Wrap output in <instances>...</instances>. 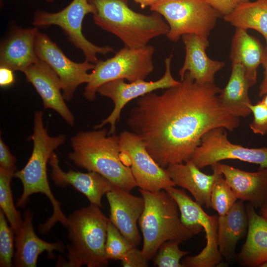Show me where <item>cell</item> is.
<instances>
[{"label":"cell","instance_id":"836d02e7","mask_svg":"<svg viewBox=\"0 0 267 267\" xmlns=\"http://www.w3.org/2000/svg\"><path fill=\"white\" fill-rule=\"evenodd\" d=\"M124 267H146L148 261L143 255L142 250L133 247L121 261Z\"/></svg>","mask_w":267,"mask_h":267},{"label":"cell","instance_id":"4fadbf2b","mask_svg":"<svg viewBox=\"0 0 267 267\" xmlns=\"http://www.w3.org/2000/svg\"><path fill=\"white\" fill-rule=\"evenodd\" d=\"M173 55L171 54L164 60L165 71L164 75L159 80L147 82L145 80H137L127 83L124 79L114 80L100 86L97 92L101 95L108 97L113 101L114 106L110 114L94 127L102 128L109 124L110 128L109 134H115L116 123L119 120L122 109L132 100L138 98L147 93L160 89H166L179 84L173 77L171 65Z\"/></svg>","mask_w":267,"mask_h":267},{"label":"cell","instance_id":"5bb4252c","mask_svg":"<svg viewBox=\"0 0 267 267\" xmlns=\"http://www.w3.org/2000/svg\"><path fill=\"white\" fill-rule=\"evenodd\" d=\"M35 49L39 58L59 78L65 100H71L78 87L89 82L88 71L94 68V64L87 60L81 63L71 60L46 35L40 32L36 38Z\"/></svg>","mask_w":267,"mask_h":267},{"label":"cell","instance_id":"6da1fadb","mask_svg":"<svg viewBox=\"0 0 267 267\" xmlns=\"http://www.w3.org/2000/svg\"><path fill=\"white\" fill-rule=\"evenodd\" d=\"M221 90L214 83H196L186 72L162 94L138 97L127 124L161 167L185 162L207 132L219 127L232 131L240 125L239 118L221 104Z\"/></svg>","mask_w":267,"mask_h":267},{"label":"cell","instance_id":"4316f807","mask_svg":"<svg viewBox=\"0 0 267 267\" xmlns=\"http://www.w3.org/2000/svg\"><path fill=\"white\" fill-rule=\"evenodd\" d=\"M223 17L236 28L251 29L259 32L264 37L267 47V0L244 3Z\"/></svg>","mask_w":267,"mask_h":267},{"label":"cell","instance_id":"484cf974","mask_svg":"<svg viewBox=\"0 0 267 267\" xmlns=\"http://www.w3.org/2000/svg\"><path fill=\"white\" fill-rule=\"evenodd\" d=\"M264 54L265 49L257 39L249 35L247 30L236 28L229 55L232 63L240 64L249 76L257 79V69Z\"/></svg>","mask_w":267,"mask_h":267},{"label":"cell","instance_id":"8d00e7d4","mask_svg":"<svg viewBox=\"0 0 267 267\" xmlns=\"http://www.w3.org/2000/svg\"><path fill=\"white\" fill-rule=\"evenodd\" d=\"M13 70L7 67H0V86L6 87L13 84L15 81Z\"/></svg>","mask_w":267,"mask_h":267},{"label":"cell","instance_id":"3957f363","mask_svg":"<svg viewBox=\"0 0 267 267\" xmlns=\"http://www.w3.org/2000/svg\"><path fill=\"white\" fill-rule=\"evenodd\" d=\"M30 138L33 144L31 157L24 167L16 171L13 175V178L20 180L23 185V192L16 206L24 207L29 197L33 194L40 193L45 195L53 207L52 215L39 226L41 233L45 234L57 222L66 227L68 226V218L63 213L60 203L51 190L47 175V163L54 151L65 142L66 136L49 135L44 127L43 113L37 111L34 113L33 132Z\"/></svg>","mask_w":267,"mask_h":267},{"label":"cell","instance_id":"44dd1931","mask_svg":"<svg viewBox=\"0 0 267 267\" xmlns=\"http://www.w3.org/2000/svg\"><path fill=\"white\" fill-rule=\"evenodd\" d=\"M49 162L52 169L51 178L57 186H72L84 194L90 204L100 208L102 207V196L114 186L107 179L96 172L64 171L60 167L58 157L54 152L52 154Z\"/></svg>","mask_w":267,"mask_h":267},{"label":"cell","instance_id":"5b68a950","mask_svg":"<svg viewBox=\"0 0 267 267\" xmlns=\"http://www.w3.org/2000/svg\"><path fill=\"white\" fill-rule=\"evenodd\" d=\"M95 9L94 23L115 35L125 47L135 48L148 44L153 39L166 35L169 27L160 14L136 12L128 5L127 0H88Z\"/></svg>","mask_w":267,"mask_h":267},{"label":"cell","instance_id":"2e32d148","mask_svg":"<svg viewBox=\"0 0 267 267\" xmlns=\"http://www.w3.org/2000/svg\"><path fill=\"white\" fill-rule=\"evenodd\" d=\"M23 72L27 81L40 95L44 109L54 110L70 126H73L74 116L65 102L61 83L55 72L40 59Z\"/></svg>","mask_w":267,"mask_h":267},{"label":"cell","instance_id":"e575fe53","mask_svg":"<svg viewBox=\"0 0 267 267\" xmlns=\"http://www.w3.org/2000/svg\"><path fill=\"white\" fill-rule=\"evenodd\" d=\"M223 17L233 11L240 5L249 0H206Z\"/></svg>","mask_w":267,"mask_h":267},{"label":"cell","instance_id":"ffe728a7","mask_svg":"<svg viewBox=\"0 0 267 267\" xmlns=\"http://www.w3.org/2000/svg\"><path fill=\"white\" fill-rule=\"evenodd\" d=\"M215 165L222 174L237 198L248 201L255 209L267 200V168L249 172L220 162Z\"/></svg>","mask_w":267,"mask_h":267},{"label":"cell","instance_id":"f1b7e54d","mask_svg":"<svg viewBox=\"0 0 267 267\" xmlns=\"http://www.w3.org/2000/svg\"><path fill=\"white\" fill-rule=\"evenodd\" d=\"M237 200L233 191L222 174L212 189L211 207L217 212L218 217H223L229 212Z\"/></svg>","mask_w":267,"mask_h":267},{"label":"cell","instance_id":"f35d334b","mask_svg":"<svg viewBox=\"0 0 267 267\" xmlns=\"http://www.w3.org/2000/svg\"><path fill=\"white\" fill-rule=\"evenodd\" d=\"M135 2L139 4L142 8L151 6L159 0H134Z\"/></svg>","mask_w":267,"mask_h":267},{"label":"cell","instance_id":"ba28073f","mask_svg":"<svg viewBox=\"0 0 267 267\" xmlns=\"http://www.w3.org/2000/svg\"><path fill=\"white\" fill-rule=\"evenodd\" d=\"M175 200L180 213L181 223L194 235L205 232L206 244L198 254L185 257L183 267H214L221 265L222 256L218 242V216L208 215L185 190L175 186L165 190Z\"/></svg>","mask_w":267,"mask_h":267},{"label":"cell","instance_id":"8fae6325","mask_svg":"<svg viewBox=\"0 0 267 267\" xmlns=\"http://www.w3.org/2000/svg\"><path fill=\"white\" fill-rule=\"evenodd\" d=\"M119 136L122 159L130 167L140 189L157 192L176 186L166 168L154 160L138 135L125 131Z\"/></svg>","mask_w":267,"mask_h":267},{"label":"cell","instance_id":"b9f144b4","mask_svg":"<svg viewBox=\"0 0 267 267\" xmlns=\"http://www.w3.org/2000/svg\"><path fill=\"white\" fill-rule=\"evenodd\" d=\"M260 267H267V262L262 264Z\"/></svg>","mask_w":267,"mask_h":267},{"label":"cell","instance_id":"7402d4cb","mask_svg":"<svg viewBox=\"0 0 267 267\" xmlns=\"http://www.w3.org/2000/svg\"><path fill=\"white\" fill-rule=\"evenodd\" d=\"M212 175L200 171L191 161L169 165L166 170L176 185L188 190L195 201L201 206L211 207V193L212 188L222 174L215 165L211 166Z\"/></svg>","mask_w":267,"mask_h":267},{"label":"cell","instance_id":"52a82bcc","mask_svg":"<svg viewBox=\"0 0 267 267\" xmlns=\"http://www.w3.org/2000/svg\"><path fill=\"white\" fill-rule=\"evenodd\" d=\"M154 47L151 45L135 48L124 46L112 57L94 64L83 94L89 101L96 98L98 89L119 79L129 82L145 80L154 70Z\"/></svg>","mask_w":267,"mask_h":267},{"label":"cell","instance_id":"e0dca14e","mask_svg":"<svg viewBox=\"0 0 267 267\" xmlns=\"http://www.w3.org/2000/svg\"><path fill=\"white\" fill-rule=\"evenodd\" d=\"M185 49L184 63L179 70L181 80L187 72L194 81L204 85L214 83L216 74L225 66L223 62L210 59L206 50L209 45L208 38L193 34L181 37Z\"/></svg>","mask_w":267,"mask_h":267},{"label":"cell","instance_id":"d6a6232c","mask_svg":"<svg viewBox=\"0 0 267 267\" xmlns=\"http://www.w3.org/2000/svg\"><path fill=\"white\" fill-rule=\"evenodd\" d=\"M248 106L254 116L253 121L249 127L255 134L262 135L267 134V107L260 101L255 104H249Z\"/></svg>","mask_w":267,"mask_h":267},{"label":"cell","instance_id":"9a60e30c","mask_svg":"<svg viewBox=\"0 0 267 267\" xmlns=\"http://www.w3.org/2000/svg\"><path fill=\"white\" fill-rule=\"evenodd\" d=\"M106 196L110 206V221L133 246L136 247L140 241L137 222L144 209L143 198L114 186Z\"/></svg>","mask_w":267,"mask_h":267},{"label":"cell","instance_id":"ab89813d","mask_svg":"<svg viewBox=\"0 0 267 267\" xmlns=\"http://www.w3.org/2000/svg\"><path fill=\"white\" fill-rule=\"evenodd\" d=\"M260 208V214L267 219V200Z\"/></svg>","mask_w":267,"mask_h":267},{"label":"cell","instance_id":"1f68e13d","mask_svg":"<svg viewBox=\"0 0 267 267\" xmlns=\"http://www.w3.org/2000/svg\"><path fill=\"white\" fill-rule=\"evenodd\" d=\"M3 212L0 210V267H11L14 255V234Z\"/></svg>","mask_w":267,"mask_h":267},{"label":"cell","instance_id":"8992f818","mask_svg":"<svg viewBox=\"0 0 267 267\" xmlns=\"http://www.w3.org/2000/svg\"><path fill=\"white\" fill-rule=\"evenodd\" d=\"M144 207L138 223L143 236L142 252L149 261L169 240L187 241L194 234L181 222L175 200L165 190L157 192L139 189Z\"/></svg>","mask_w":267,"mask_h":267},{"label":"cell","instance_id":"d6986e66","mask_svg":"<svg viewBox=\"0 0 267 267\" xmlns=\"http://www.w3.org/2000/svg\"><path fill=\"white\" fill-rule=\"evenodd\" d=\"M36 27L13 29L0 44V65L14 71L23 72L39 58L35 42L39 33Z\"/></svg>","mask_w":267,"mask_h":267},{"label":"cell","instance_id":"603a6c76","mask_svg":"<svg viewBox=\"0 0 267 267\" xmlns=\"http://www.w3.org/2000/svg\"><path fill=\"white\" fill-rule=\"evenodd\" d=\"M246 209L248 220L246 240L236 260L242 266L260 267L267 262V219L258 214L249 203Z\"/></svg>","mask_w":267,"mask_h":267},{"label":"cell","instance_id":"60d3db41","mask_svg":"<svg viewBox=\"0 0 267 267\" xmlns=\"http://www.w3.org/2000/svg\"><path fill=\"white\" fill-rule=\"evenodd\" d=\"M262 101L267 107V93L264 95V97L262 99Z\"/></svg>","mask_w":267,"mask_h":267},{"label":"cell","instance_id":"7c38bea8","mask_svg":"<svg viewBox=\"0 0 267 267\" xmlns=\"http://www.w3.org/2000/svg\"><path fill=\"white\" fill-rule=\"evenodd\" d=\"M226 130L219 127L207 132L189 160L200 169L226 159L257 164L259 169L267 168V147L248 148L232 143Z\"/></svg>","mask_w":267,"mask_h":267},{"label":"cell","instance_id":"ac0fdd59","mask_svg":"<svg viewBox=\"0 0 267 267\" xmlns=\"http://www.w3.org/2000/svg\"><path fill=\"white\" fill-rule=\"evenodd\" d=\"M33 219L32 212L26 210L22 225L16 234L13 261L15 267H36L39 256L44 251L47 252L49 259H54V251L63 253L66 248L62 241L50 243L40 239L33 228Z\"/></svg>","mask_w":267,"mask_h":267},{"label":"cell","instance_id":"d590c367","mask_svg":"<svg viewBox=\"0 0 267 267\" xmlns=\"http://www.w3.org/2000/svg\"><path fill=\"white\" fill-rule=\"evenodd\" d=\"M16 159L11 154L7 145L0 138V167L10 169L16 168Z\"/></svg>","mask_w":267,"mask_h":267},{"label":"cell","instance_id":"30bf717a","mask_svg":"<svg viewBox=\"0 0 267 267\" xmlns=\"http://www.w3.org/2000/svg\"><path fill=\"white\" fill-rule=\"evenodd\" d=\"M95 9L88 0H72L64 8L57 12L37 10L34 15L35 27H45L51 25L60 27L69 41L83 53L86 60L95 64L97 54L105 55L114 51L109 46L96 45L84 36L82 24L84 18L89 13L93 14Z\"/></svg>","mask_w":267,"mask_h":267},{"label":"cell","instance_id":"cb8c5ba5","mask_svg":"<svg viewBox=\"0 0 267 267\" xmlns=\"http://www.w3.org/2000/svg\"><path fill=\"white\" fill-rule=\"evenodd\" d=\"M256 81L257 79L248 75L242 65L232 63L228 83L219 94L221 104L235 116L239 118L248 116L252 113L248 106L252 103L249 96V90Z\"/></svg>","mask_w":267,"mask_h":267},{"label":"cell","instance_id":"74e56055","mask_svg":"<svg viewBox=\"0 0 267 267\" xmlns=\"http://www.w3.org/2000/svg\"><path fill=\"white\" fill-rule=\"evenodd\" d=\"M264 68V77L259 87V96H264L267 93V47L265 49V54L262 62Z\"/></svg>","mask_w":267,"mask_h":267},{"label":"cell","instance_id":"4dcf8cb0","mask_svg":"<svg viewBox=\"0 0 267 267\" xmlns=\"http://www.w3.org/2000/svg\"><path fill=\"white\" fill-rule=\"evenodd\" d=\"M179 240H169L163 243L153 258L154 265L158 267H183L181 258L189 252L181 250Z\"/></svg>","mask_w":267,"mask_h":267},{"label":"cell","instance_id":"9c48e42d","mask_svg":"<svg viewBox=\"0 0 267 267\" xmlns=\"http://www.w3.org/2000/svg\"><path fill=\"white\" fill-rule=\"evenodd\" d=\"M150 8L166 21V36L174 42L188 34L208 38L220 16L206 0H159Z\"/></svg>","mask_w":267,"mask_h":267},{"label":"cell","instance_id":"f546056e","mask_svg":"<svg viewBox=\"0 0 267 267\" xmlns=\"http://www.w3.org/2000/svg\"><path fill=\"white\" fill-rule=\"evenodd\" d=\"M133 247L110 221L105 245L107 259L121 261Z\"/></svg>","mask_w":267,"mask_h":267},{"label":"cell","instance_id":"7bdbcfd3","mask_svg":"<svg viewBox=\"0 0 267 267\" xmlns=\"http://www.w3.org/2000/svg\"><path fill=\"white\" fill-rule=\"evenodd\" d=\"M44 0L46 2H53L55 0ZM1 1V0H0V1Z\"/></svg>","mask_w":267,"mask_h":267},{"label":"cell","instance_id":"83f0119b","mask_svg":"<svg viewBox=\"0 0 267 267\" xmlns=\"http://www.w3.org/2000/svg\"><path fill=\"white\" fill-rule=\"evenodd\" d=\"M16 171V168L6 169L0 167V209L15 235L18 232L23 221L20 212L14 205L11 189V180Z\"/></svg>","mask_w":267,"mask_h":267},{"label":"cell","instance_id":"d4e9b609","mask_svg":"<svg viewBox=\"0 0 267 267\" xmlns=\"http://www.w3.org/2000/svg\"><path fill=\"white\" fill-rule=\"evenodd\" d=\"M248 220L244 201L239 200L223 217H218V242L219 251L226 261L235 257L238 242L247 234Z\"/></svg>","mask_w":267,"mask_h":267},{"label":"cell","instance_id":"7a4b0ae2","mask_svg":"<svg viewBox=\"0 0 267 267\" xmlns=\"http://www.w3.org/2000/svg\"><path fill=\"white\" fill-rule=\"evenodd\" d=\"M80 132L71 138L68 157L77 166L96 172L114 186L130 192L137 186L131 168L123 161L119 135L105 128Z\"/></svg>","mask_w":267,"mask_h":267},{"label":"cell","instance_id":"277c9868","mask_svg":"<svg viewBox=\"0 0 267 267\" xmlns=\"http://www.w3.org/2000/svg\"><path fill=\"white\" fill-rule=\"evenodd\" d=\"M92 204L75 211L68 217V237L65 259L60 258L57 266L104 267L108 264L105 251L110 219Z\"/></svg>","mask_w":267,"mask_h":267}]
</instances>
